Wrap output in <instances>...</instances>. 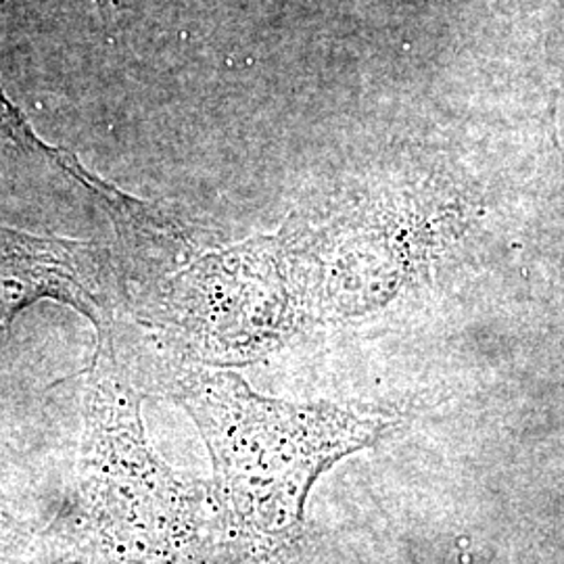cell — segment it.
Listing matches in <instances>:
<instances>
[{
  "label": "cell",
  "mask_w": 564,
  "mask_h": 564,
  "mask_svg": "<svg viewBox=\"0 0 564 564\" xmlns=\"http://www.w3.org/2000/svg\"><path fill=\"white\" fill-rule=\"evenodd\" d=\"M2 533H4V523H2V517H0V544H2Z\"/></svg>",
  "instance_id": "5b68a950"
},
{
  "label": "cell",
  "mask_w": 564,
  "mask_h": 564,
  "mask_svg": "<svg viewBox=\"0 0 564 564\" xmlns=\"http://www.w3.org/2000/svg\"><path fill=\"white\" fill-rule=\"evenodd\" d=\"M165 312L193 364L230 368L260 360L295 323L279 245L262 239L197 260L170 282Z\"/></svg>",
  "instance_id": "7a4b0ae2"
},
{
  "label": "cell",
  "mask_w": 564,
  "mask_h": 564,
  "mask_svg": "<svg viewBox=\"0 0 564 564\" xmlns=\"http://www.w3.org/2000/svg\"><path fill=\"white\" fill-rule=\"evenodd\" d=\"M170 391L207 445L224 512L253 538L291 535L314 481L387 429L339 405L265 398L237 372L202 364L178 370Z\"/></svg>",
  "instance_id": "6da1fadb"
},
{
  "label": "cell",
  "mask_w": 564,
  "mask_h": 564,
  "mask_svg": "<svg viewBox=\"0 0 564 564\" xmlns=\"http://www.w3.org/2000/svg\"><path fill=\"white\" fill-rule=\"evenodd\" d=\"M97 276V249L88 242L41 239L0 226V326L41 300L65 303L95 324L97 335L113 330Z\"/></svg>",
  "instance_id": "3957f363"
},
{
  "label": "cell",
  "mask_w": 564,
  "mask_h": 564,
  "mask_svg": "<svg viewBox=\"0 0 564 564\" xmlns=\"http://www.w3.org/2000/svg\"><path fill=\"white\" fill-rule=\"evenodd\" d=\"M2 2V0H0ZM0 132L15 142L20 149L32 153V155H39L44 158L51 163H55L59 170H63L67 176H72L74 181L80 182L82 186L97 197V202L101 203L102 207L111 214V216H120L121 212L128 207L130 197L123 195L121 191H118L116 186L102 182L101 178H97L95 174L86 172V167L78 162L76 155L67 153V151H61L55 147H48L46 142H42L34 130L28 126V121L21 118L20 111L11 105V102L4 99L2 90H0Z\"/></svg>",
  "instance_id": "277c9868"
}]
</instances>
